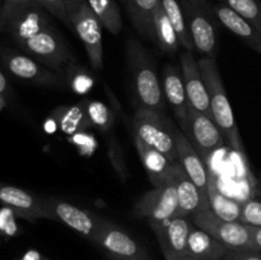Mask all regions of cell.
Here are the masks:
<instances>
[{
  "label": "cell",
  "mask_w": 261,
  "mask_h": 260,
  "mask_svg": "<svg viewBox=\"0 0 261 260\" xmlns=\"http://www.w3.org/2000/svg\"><path fill=\"white\" fill-rule=\"evenodd\" d=\"M154 42L166 54H175L181 43L172 23L166 15L162 5H160L154 15Z\"/></svg>",
  "instance_id": "cell-26"
},
{
  "label": "cell",
  "mask_w": 261,
  "mask_h": 260,
  "mask_svg": "<svg viewBox=\"0 0 261 260\" xmlns=\"http://www.w3.org/2000/svg\"><path fill=\"white\" fill-rule=\"evenodd\" d=\"M126 55L133 91L139 107L163 112L166 98L162 84L145 48L139 41L130 38Z\"/></svg>",
  "instance_id": "cell-1"
},
{
  "label": "cell",
  "mask_w": 261,
  "mask_h": 260,
  "mask_svg": "<svg viewBox=\"0 0 261 260\" xmlns=\"http://www.w3.org/2000/svg\"><path fill=\"white\" fill-rule=\"evenodd\" d=\"M198 64L201 74H203L206 88H208L213 120L217 122L231 147H233L239 152H244L239 126H237L236 119H234L233 110L229 103L228 97H227L216 59L201 58L198 60Z\"/></svg>",
  "instance_id": "cell-2"
},
{
  "label": "cell",
  "mask_w": 261,
  "mask_h": 260,
  "mask_svg": "<svg viewBox=\"0 0 261 260\" xmlns=\"http://www.w3.org/2000/svg\"><path fill=\"white\" fill-rule=\"evenodd\" d=\"M42 211L46 219L61 222L92 242L105 219L68 201L46 196H42Z\"/></svg>",
  "instance_id": "cell-11"
},
{
  "label": "cell",
  "mask_w": 261,
  "mask_h": 260,
  "mask_svg": "<svg viewBox=\"0 0 261 260\" xmlns=\"http://www.w3.org/2000/svg\"><path fill=\"white\" fill-rule=\"evenodd\" d=\"M259 196H260V199H261V181H260V184H259Z\"/></svg>",
  "instance_id": "cell-42"
},
{
  "label": "cell",
  "mask_w": 261,
  "mask_h": 260,
  "mask_svg": "<svg viewBox=\"0 0 261 260\" xmlns=\"http://www.w3.org/2000/svg\"><path fill=\"white\" fill-rule=\"evenodd\" d=\"M88 5L103 28L112 35H119L122 30V18L119 5L115 0H87Z\"/></svg>",
  "instance_id": "cell-27"
},
{
  "label": "cell",
  "mask_w": 261,
  "mask_h": 260,
  "mask_svg": "<svg viewBox=\"0 0 261 260\" xmlns=\"http://www.w3.org/2000/svg\"><path fill=\"white\" fill-rule=\"evenodd\" d=\"M222 260H261V252L252 250L228 249Z\"/></svg>",
  "instance_id": "cell-34"
},
{
  "label": "cell",
  "mask_w": 261,
  "mask_h": 260,
  "mask_svg": "<svg viewBox=\"0 0 261 260\" xmlns=\"http://www.w3.org/2000/svg\"><path fill=\"white\" fill-rule=\"evenodd\" d=\"M53 17L69 25V15L66 10L65 0H37Z\"/></svg>",
  "instance_id": "cell-33"
},
{
  "label": "cell",
  "mask_w": 261,
  "mask_h": 260,
  "mask_svg": "<svg viewBox=\"0 0 261 260\" xmlns=\"http://www.w3.org/2000/svg\"><path fill=\"white\" fill-rule=\"evenodd\" d=\"M84 110L92 127H96L103 134L111 132L115 124L114 112L103 102L84 99Z\"/></svg>",
  "instance_id": "cell-29"
},
{
  "label": "cell",
  "mask_w": 261,
  "mask_h": 260,
  "mask_svg": "<svg viewBox=\"0 0 261 260\" xmlns=\"http://www.w3.org/2000/svg\"><path fill=\"white\" fill-rule=\"evenodd\" d=\"M172 181L177 193V217L190 219L194 214L211 208L208 196L201 193L200 189L189 178L177 161L173 163Z\"/></svg>",
  "instance_id": "cell-16"
},
{
  "label": "cell",
  "mask_w": 261,
  "mask_h": 260,
  "mask_svg": "<svg viewBox=\"0 0 261 260\" xmlns=\"http://www.w3.org/2000/svg\"><path fill=\"white\" fill-rule=\"evenodd\" d=\"M83 2H84V0H65V5H66V10H68V15H69V13L73 12V10L75 9V8Z\"/></svg>",
  "instance_id": "cell-38"
},
{
  "label": "cell",
  "mask_w": 261,
  "mask_h": 260,
  "mask_svg": "<svg viewBox=\"0 0 261 260\" xmlns=\"http://www.w3.org/2000/svg\"><path fill=\"white\" fill-rule=\"evenodd\" d=\"M184 260H195V259H193V257H190V256H186Z\"/></svg>",
  "instance_id": "cell-43"
},
{
  "label": "cell",
  "mask_w": 261,
  "mask_h": 260,
  "mask_svg": "<svg viewBox=\"0 0 261 260\" xmlns=\"http://www.w3.org/2000/svg\"><path fill=\"white\" fill-rule=\"evenodd\" d=\"M181 132L190 140L193 147L205 161L216 150L226 144V137L218 127L213 117L189 107L185 120L180 122Z\"/></svg>",
  "instance_id": "cell-10"
},
{
  "label": "cell",
  "mask_w": 261,
  "mask_h": 260,
  "mask_svg": "<svg viewBox=\"0 0 261 260\" xmlns=\"http://www.w3.org/2000/svg\"><path fill=\"white\" fill-rule=\"evenodd\" d=\"M20 260H48V259H47V257L42 256L40 252L31 250V251L25 252V254L23 255L22 257H20Z\"/></svg>",
  "instance_id": "cell-37"
},
{
  "label": "cell",
  "mask_w": 261,
  "mask_h": 260,
  "mask_svg": "<svg viewBox=\"0 0 261 260\" xmlns=\"http://www.w3.org/2000/svg\"><path fill=\"white\" fill-rule=\"evenodd\" d=\"M93 242L103 249L112 259L152 260L147 250L121 227L103 219Z\"/></svg>",
  "instance_id": "cell-13"
},
{
  "label": "cell",
  "mask_w": 261,
  "mask_h": 260,
  "mask_svg": "<svg viewBox=\"0 0 261 260\" xmlns=\"http://www.w3.org/2000/svg\"><path fill=\"white\" fill-rule=\"evenodd\" d=\"M178 201L175 184L171 180L140 196L135 203L133 213L140 218H147L150 223H161L177 217Z\"/></svg>",
  "instance_id": "cell-12"
},
{
  "label": "cell",
  "mask_w": 261,
  "mask_h": 260,
  "mask_svg": "<svg viewBox=\"0 0 261 260\" xmlns=\"http://www.w3.org/2000/svg\"><path fill=\"white\" fill-rule=\"evenodd\" d=\"M249 227H250V232H251L252 240H254L257 250L261 252V227H251V226Z\"/></svg>",
  "instance_id": "cell-36"
},
{
  "label": "cell",
  "mask_w": 261,
  "mask_h": 260,
  "mask_svg": "<svg viewBox=\"0 0 261 260\" xmlns=\"http://www.w3.org/2000/svg\"><path fill=\"white\" fill-rule=\"evenodd\" d=\"M4 0H0V31H3V15H4Z\"/></svg>",
  "instance_id": "cell-39"
},
{
  "label": "cell",
  "mask_w": 261,
  "mask_h": 260,
  "mask_svg": "<svg viewBox=\"0 0 261 260\" xmlns=\"http://www.w3.org/2000/svg\"><path fill=\"white\" fill-rule=\"evenodd\" d=\"M125 5L137 32L145 40L154 41V15L161 0H126Z\"/></svg>",
  "instance_id": "cell-23"
},
{
  "label": "cell",
  "mask_w": 261,
  "mask_h": 260,
  "mask_svg": "<svg viewBox=\"0 0 261 260\" xmlns=\"http://www.w3.org/2000/svg\"><path fill=\"white\" fill-rule=\"evenodd\" d=\"M240 222L246 226L261 227V199H247L242 201Z\"/></svg>",
  "instance_id": "cell-32"
},
{
  "label": "cell",
  "mask_w": 261,
  "mask_h": 260,
  "mask_svg": "<svg viewBox=\"0 0 261 260\" xmlns=\"http://www.w3.org/2000/svg\"><path fill=\"white\" fill-rule=\"evenodd\" d=\"M114 260H124V259H114Z\"/></svg>",
  "instance_id": "cell-45"
},
{
  "label": "cell",
  "mask_w": 261,
  "mask_h": 260,
  "mask_svg": "<svg viewBox=\"0 0 261 260\" xmlns=\"http://www.w3.org/2000/svg\"><path fill=\"white\" fill-rule=\"evenodd\" d=\"M177 130L163 112L139 107L132 120L134 139L167 155L172 162L177 161Z\"/></svg>",
  "instance_id": "cell-3"
},
{
  "label": "cell",
  "mask_w": 261,
  "mask_h": 260,
  "mask_svg": "<svg viewBox=\"0 0 261 260\" xmlns=\"http://www.w3.org/2000/svg\"><path fill=\"white\" fill-rule=\"evenodd\" d=\"M134 143L140 161H142L143 167H144L152 185L160 186L170 181L175 162H172L162 152L149 147V145L140 142V140L134 139Z\"/></svg>",
  "instance_id": "cell-21"
},
{
  "label": "cell",
  "mask_w": 261,
  "mask_h": 260,
  "mask_svg": "<svg viewBox=\"0 0 261 260\" xmlns=\"http://www.w3.org/2000/svg\"><path fill=\"white\" fill-rule=\"evenodd\" d=\"M162 78V88L166 101L172 109V112L177 121L182 122L185 120L186 114H188L190 103H189L181 69L167 64L163 69Z\"/></svg>",
  "instance_id": "cell-19"
},
{
  "label": "cell",
  "mask_w": 261,
  "mask_h": 260,
  "mask_svg": "<svg viewBox=\"0 0 261 260\" xmlns=\"http://www.w3.org/2000/svg\"><path fill=\"white\" fill-rule=\"evenodd\" d=\"M190 221L194 226L208 232L228 249L259 251L249 226L237 221H226L217 216L211 208L194 214Z\"/></svg>",
  "instance_id": "cell-8"
},
{
  "label": "cell",
  "mask_w": 261,
  "mask_h": 260,
  "mask_svg": "<svg viewBox=\"0 0 261 260\" xmlns=\"http://www.w3.org/2000/svg\"><path fill=\"white\" fill-rule=\"evenodd\" d=\"M60 130L65 134H75L89 129L91 124L84 110V101L73 106H63L54 112Z\"/></svg>",
  "instance_id": "cell-24"
},
{
  "label": "cell",
  "mask_w": 261,
  "mask_h": 260,
  "mask_svg": "<svg viewBox=\"0 0 261 260\" xmlns=\"http://www.w3.org/2000/svg\"><path fill=\"white\" fill-rule=\"evenodd\" d=\"M161 5H162L170 22L172 23L173 28H175L176 33L178 36L181 46L186 51H193V41H191L190 33H189L185 14H184V9L181 7L180 0H161Z\"/></svg>",
  "instance_id": "cell-28"
},
{
  "label": "cell",
  "mask_w": 261,
  "mask_h": 260,
  "mask_svg": "<svg viewBox=\"0 0 261 260\" xmlns=\"http://www.w3.org/2000/svg\"><path fill=\"white\" fill-rule=\"evenodd\" d=\"M64 79L69 88L78 94H84L93 87V76L84 68H79L78 63H71L64 73Z\"/></svg>",
  "instance_id": "cell-30"
},
{
  "label": "cell",
  "mask_w": 261,
  "mask_h": 260,
  "mask_svg": "<svg viewBox=\"0 0 261 260\" xmlns=\"http://www.w3.org/2000/svg\"><path fill=\"white\" fill-rule=\"evenodd\" d=\"M166 260H184L188 256V239L193 223L189 218L175 217L161 223H150Z\"/></svg>",
  "instance_id": "cell-14"
},
{
  "label": "cell",
  "mask_w": 261,
  "mask_h": 260,
  "mask_svg": "<svg viewBox=\"0 0 261 260\" xmlns=\"http://www.w3.org/2000/svg\"><path fill=\"white\" fill-rule=\"evenodd\" d=\"M121 3H124V4H126V0H121Z\"/></svg>",
  "instance_id": "cell-44"
},
{
  "label": "cell",
  "mask_w": 261,
  "mask_h": 260,
  "mask_svg": "<svg viewBox=\"0 0 261 260\" xmlns=\"http://www.w3.org/2000/svg\"><path fill=\"white\" fill-rule=\"evenodd\" d=\"M208 199L211 209L217 214V216L226 219V221L240 222L242 201L228 198V196L224 195L222 191H219L214 177L211 178V184H209Z\"/></svg>",
  "instance_id": "cell-25"
},
{
  "label": "cell",
  "mask_w": 261,
  "mask_h": 260,
  "mask_svg": "<svg viewBox=\"0 0 261 260\" xmlns=\"http://www.w3.org/2000/svg\"><path fill=\"white\" fill-rule=\"evenodd\" d=\"M69 25L84 45L92 69L101 70L103 68V25L87 0L69 13Z\"/></svg>",
  "instance_id": "cell-9"
},
{
  "label": "cell",
  "mask_w": 261,
  "mask_h": 260,
  "mask_svg": "<svg viewBox=\"0 0 261 260\" xmlns=\"http://www.w3.org/2000/svg\"><path fill=\"white\" fill-rule=\"evenodd\" d=\"M228 247L199 227H191L188 239V256L195 260H222Z\"/></svg>",
  "instance_id": "cell-22"
},
{
  "label": "cell",
  "mask_w": 261,
  "mask_h": 260,
  "mask_svg": "<svg viewBox=\"0 0 261 260\" xmlns=\"http://www.w3.org/2000/svg\"><path fill=\"white\" fill-rule=\"evenodd\" d=\"M0 63L10 75L22 82L48 88L61 89L66 87L64 76L42 65L22 50L0 47Z\"/></svg>",
  "instance_id": "cell-7"
},
{
  "label": "cell",
  "mask_w": 261,
  "mask_h": 260,
  "mask_svg": "<svg viewBox=\"0 0 261 260\" xmlns=\"http://www.w3.org/2000/svg\"><path fill=\"white\" fill-rule=\"evenodd\" d=\"M7 103H8L7 101H4L3 98H0V111H2L3 109H5V107H7Z\"/></svg>",
  "instance_id": "cell-41"
},
{
  "label": "cell",
  "mask_w": 261,
  "mask_h": 260,
  "mask_svg": "<svg viewBox=\"0 0 261 260\" xmlns=\"http://www.w3.org/2000/svg\"><path fill=\"white\" fill-rule=\"evenodd\" d=\"M5 3H25V2H33V0H4Z\"/></svg>",
  "instance_id": "cell-40"
},
{
  "label": "cell",
  "mask_w": 261,
  "mask_h": 260,
  "mask_svg": "<svg viewBox=\"0 0 261 260\" xmlns=\"http://www.w3.org/2000/svg\"><path fill=\"white\" fill-rule=\"evenodd\" d=\"M18 47L61 76H64L66 68L76 61L68 43L54 25L32 36Z\"/></svg>",
  "instance_id": "cell-6"
},
{
  "label": "cell",
  "mask_w": 261,
  "mask_h": 260,
  "mask_svg": "<svg viewBox=\"0 0 261 260\" xmlns=\"http://www.w3.org/2000/svg\"><path fill=\"white\" fill-rule=\"evenodd\" d=\"M180 64L190 106L213 117L212 116L211 102H209L208 88L203 79V74L199 68L198 61L194 59L193 53L186 50L184 51L180 56Z\"/></svg>",
  "instance_id": "cell-15"
},
{
  "label": "cell",
  "mask_w": 261,
  "mask_h": 260,
  "mask_svg": "<svg viewBox=\"0 0 261 260\" xmlns=\"http://www.w3.org/2000/svg\"><path fill=\"white\" fill-rule=\"evenodd\" d=\"M193 46L201 58L216 59L218 50L216 15L206 0H180Z\"/></svg>",
  "instance_id": "cell-5"
},
{
  "label": "cell",
  "mask_w": 261,
  "mask_h": 260,
  "mask_svg": "<svg viewBox=\"0 0 261 260\" xmlns=\"http://www.w3.org/2000/svg\"><path fill=\"white\" fill-rule=\"evenodd\" d=\"M13 97V91L12 87H10L9 81H8V76L5 75L4 71L0 69V98H3L4 101H10Z\"/></svg>",
  "instance_id": "cell-35"
},
{
  "label": "cell",
  "mask_w": 261,
  "mask_h": 260,
  "mask_svg": "<svg viewBox=\"0 0 261 260\" xmlns=\"http://www.w3.org/2000/svg\"><path fill=\"white\" fill-rule=\"evenodd\" d=\"M177 162L201 193L208 196L212 176L206 167V162L181 130H177Z\"/></svg>",
  "instance_id": "cell-17"
},
{
  "label": "cell",
  "mask_w": 261,
  "mask_h": 260,
  "mask_svg": "<svg viewBox=\"0 0 261 260\" xmlns=\"http://www.w3.org/2000/svg\"><path fill=\"white\" fill-rule=\"evenodd\" d=\"M50 13L37 2L5 3L3 15V31L10 36L18 46L50 27Z\"/></svg>",
  "instance_id": "cell-4"
},
{
  "label": "cell",
  "mask_w": 261,
  "mask_h": 260,
  "mask_svg": "<svg viewBox=\"0 0 261 260\" xmlns=\"http://www.w3.org/2000/svg\"><path fill=\"white\" fill-rule=\"evenodd\" d=\"M213 12L217 19L227 30L231 31L240 40L244 41L247 46L261 55V32L252 23L224 4L214 5Z\"/></svg>",
  "instance_id": "cell-20"
},
{
  "label": "cell",
  "mask_w": 261,
  "mask_h": 260,
  "mask_svg": "<svg viewBox=\"0 0 261 260\" xmlns=\"http://www.w3.org/2000/svg\"><path fill=\"white\" fill-rule=\"evenodd\" d=\"M222 4L244 17L261 32V2L260 0H221Z\"/></svg>",
  "instance_id": "cell-31"
},
{
  "label": "cell",
  "mask_w": 261,
  "mask_h": 260,
  "mask_svg": "<svg viewBox=\"0 0 261 260\" xmlns=\"http://www.w3.org/2000/svg\"><path fill=\"white\" fill-rule=\"evenodd\" d=\"M0 203L24 218H45L42 196L35 195L24 189L0 183Z\"/></svg>",
  "instance_id": "cell-18"
}]
</instances>
